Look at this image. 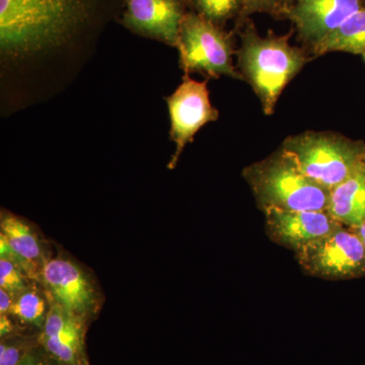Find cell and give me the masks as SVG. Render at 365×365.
Listing matches in <instances>:
<instances>
[{
    "mask_svg": "<svg viewBox=\"0 0 365 365\" xmlns=\"http://www.w3.org/2000/svg\"><path fill=\"white\" fill-rule=\"evenodd\" d=\"M184 1L186 2L187 6H188V7H189L190 1H191V0H184Z\"/></svg>",
    "mask_w": 365,
    "mask_h": 365,
    "instance_id": "cell-26",
    "label": "cell"
},
{
    "mask_svg": "<svg viewBox=\"0 0 365 365\" xmlns=\"http://www.w3.org/2000/svg\"><path fill=\"white\" fill-rule=\"evenodd\" d=\"M294 254L302 270L312 277L333 281L365 277L364 245L351 227L341 225Z\"/></svg>",
    "mask_w": 365,
    "mask_h": 365,
    "instance_id": "cell-6",
    "label": "cell"
},
{
    "mask_svg": "<svg viewBox=\"0 0 365 365\" xmlns=\"http://www.w3.org/2000/svg\"><path fill=\"white\" fill-rule=\"evenodd\" d=\"M14 297L6 290L0 289V314H11Z\"/></svg>",
    "mask_w": 365,
    "mask_h": 365,
    "instance_id": "cell-23",
    "label": "cell"
},
{
    "mask_svg": "<svg viewBox=\"0 0 365 365\" xmlns=\"http://www.w3.org/2000/svg\"><path fill=\"white\" fill-rule=\"evenodd\" d=\"M257 205L268 209L294 211H327L330 191L309 179L294 158L282 148L269 157L245 168Z\"/></svg>",
    "mask_w": 365,
    "mask_h": 365,
    "instance_id": "cell-3",
    "label": "cell"
},
{
    "mask_svg": "<svg viewBox=\"0 0 365 365\" xmlns=\"http://www.w3.org/2000/svg\"><path fill=\"white\" fill-rule=\"evenodd\" d=\"M180 66L185 73L204 74L208 78L228 76L242 81L232 62L235 50L234 32L216 25L201 14L187 11L180 29Z\"/></svg>",
    "mask_w": 365,
    "mask_h": 365,
    "instance_id": "cell-5",
    "label": "cell"
},
{
    "mask_svg": "<svg viewBox=\"0 0 365 365\" xmlns=\"http://www.w3.org/2000/svg\"><path fill=\"white\" fill-rule=\"evenodd\" d=\"M364 6L365 0H292L284 18L312 51Z\"/></svg>",
    "mask_w": 365,
    "mask_h": 365,
    "instance_id": "cell-8",
    "label": "cell"
},
{
    "mask_svg": "<svg viewBox=\"0 0 365 365\" xmlns=\"http://www.w3.org/2000/svg\"><path fill=\"white\" fill-rule=\"evenodd\" d=\"M364 167H365V157H364Z\"/></svg>",
    "mask_w": 365,
    "mask_h": 365,
    "instance_id": "cell-28",
    "label": "cell"
},
{
    "mask_svg": "<svg viewBox=\"0 0 365 365\" xmlns=\"http://www.w3.org/2000/svg\"><path fill=\"white\" fill-rule=\"evenodd\" d=\"M39 344L62 365H83V337L39 336Z\"/></svg>",
    "mask_w": 365,
    "mask_h": 365,
    "instance_id": "cell-17",
    "label": "cell"
},
{
    "mask_svg": "<svg viewBox=\"0 0 365 365\" xmlns=\"http://www.w3.org/2000/svg\"><path fill=\"white\" fill-rule=\"evenodd\" d=\"M23 269L11 258L1 256L0 258V287L14 297L26 289Z\"/></svg>",
    "mask_w": 365,
    "mask_h": 365,
    "instance_id": "cell-21",
    "label": "cell"
},
{
    "mask_svg": "<svg viewBox=\"0 0 365 365\" xmlns=\"http://www.w3.org/2000/svg\"><path fill=\"white\" fill-rule=\"evenodd\" d=\"M123 6L121 21L127 30L178 47L182 19L188 11L184 0H124Z\"/></svg>",
    "mask_w": 365,
    "mask_h": 365,
    "instance_id": "cell-9",
    "label": "cell"
},
{
    "mask_svg": "<svg viewBox=\"0 0 365 365\" xmlns=\"http://www.w3.org/2000/svg\"><path fill=\"white\" fill-rule=\"evenodd\" d=\"M19 365H62L58 360L51 356L44 348L39 344V347L35 348L21 360Z\"/></svg>",
    "mask_w": 365,
    "mask_h": 365,
    "instance_id": "cell-22",
    "label": "cell"
},
{
    "mask_svg": "<svg viewBox=\"0 0 365 365\" xmlns=\"http://www.w3.org/2000/svg\"><path fill=\"white\" fill-rule=\"evenodd\" d=\"M114 0H0V48L4 56L47 51L96 28Z\"/></svg>",
    "mask_w": 365,
    "mask_h": 365,
    "instance_id": "cell-1",
    "label": "cell"
},
{
    "mask_svg": "<svg viewBox=\"0 0 365 365\" xmlns=\"http://www.w3.org/2000/svg\"><path fill=\"white\" fill-rule=\"evenodd\" d=\"M362 57H364V62H365V54Z\"/></svg>",
    "mask_w": 365,
    "mask_h": 365,
    "instance_id": "cell-27",
    "label": "cell"
},
{
    "mask_svg": "<svg viewBox=\"0 0 365 365\" xmlns=\"http://www.w3.org/2000/svg\"><path fill=\"white\" fill-rule=\"evenodd\" d=\"M292 0H244L237 23L247 20L254 14H267L274 18H284Z\"/></svg>",
    "mask_w": 365,
    "mask_h": 365,
    "instance_id": "cell-20",
    "label": "cell"
},
{
    "mask_svg": "<svg viewBox=\"0 0 365 365\" xmlns=\"http://www.w3.org/2000/svg\"><path fill=\"white\" fill-rule=\"evenodd\" d=\"M332 52L365 54V6L350 16L347 21L312 50L319 57Z\"/></svg>",
    "mask_w": 365,
    "mask_h": 365,
    "instance_id": "cell-14",
    "label": "cell"
},
{
    "mask_svg": "<svg viewBox=\"0 0 365 365\" xmlns=\"http://www.w3.org/2000/svg\"><path fill=\"white\" fill-rule=\"evenodd\" d=\"M13 331V324L11 319H9L7 314H0V335L1 338L9 336V334Z\"/></svg>",
    "mask_w": 365,
    "mask_h": 365,
    "instance_id": "cell-24",
    "label": "cell"
},
{
    "mask_svg": "<svg viewBox=\"0 0 365 365\" xmlns=\"http://www.w3.org/2000/svg\"><path fill=\"white\" fill-rule=\"evenodd\" d=\"M263 213L269 239L294 253L342 225L327 211L268 209Z\"/></svg>",
    "mask_w": 365,
    "mask_h": 365,
    "instance_id": "cell-10",
    "label": "cell"
},
{
    "mask_svg": "<svg viewBox=\"0 0 365 365\" xmlns=\"http://www.w3.org/2000/svg\"><path fill=\"white\" fill-rule=\"evenodd\" d=\"M41 278L53 299L81 318L93 312L97 306L93 281L68 259L57 257L46 261Z\"/></svg>",
    "mask_w": 365,
    "mask_h": 365,
    "instance_id": "cell-11",
    "label": "cell"
},
{
    "mask_svg": "<svg viewBox=\"0 0 365 365\" xmlns=\"http://www.w3.org/2000/svg\"><path fill=\"white\" fill-rule=\"evenodd\" d=\"M208 79L195 81L185 73L181 85L165 98L170 119V139L176 145L168 168L174 170L187 144L204 125L217 121L220 112L210 102Z\"/></svg>",
    "mask_w": 365,
    "mask_h": 365,
    "instance_id": "cell-7",
    "label": "cell"
},
{
    "mask_svg": "<svg viewBox=\"0 0 365 365\" xmlns=\"http://www.w3.org/2000/svg\"><path fill=\"white\" fill-rule=\"evenodd\" d=\"M244 0H191L190 9L216 25L225 26L228 21L239 18Z\"/></svg>",
    "mask_w": 365,
    "mask_h": 365,
    "instance_id": "cell-18",
    "label": "cell"
},
{
    "mask_svg": "<svg viewBox=\"0 0 365 365\" xmlns=\"http://www.w3.org/2000/svg\"><path fill=\"white\" fill-rule=\"evenodd\" d=\"M39 343V337H23V336H6L2 338L0 344V365H19L34 348Z\"/></svg>",
    "mask_w": 365,
    "mask_h": 365,
    "instance_id": "cell-19",
    "label": "cell"
},
{
    "mask_svg": "<svg viewBox=\"0 0 365 365\" xmlns=\"http://www.w3.org/2000/svg\"><path fill=\"white\" fill-rule=\"evenodd\" d=\"M0 232L1 256L16 262L31 277H35L38 270L42 272L45 264L42 246L28 223L16 215L2 213Z\"/></svg>",
    "mask_w": 365,
    "mask_h": 365,
    "instance_id": "cell-12",
    "label": "cell"
},
{
    "mask_svg": "<svg viewBox=\"0 0 365 365\" xmlns=\"http://www.w3.org/2000/svg\"><path fill=\"white\" fill-rule=\"evenodd\" d=\"M48 309L47 302L39 290L36 288H26L14 299L11 314L23 323L43 329Z\"/></svg>",
    "mask_w": 365,
    "mask_h": 365,
    "instance_id": "cell-16",
    "label": "cell"
},
{
    "mask_svg": "<svg viewBox=\"0 0 365 365\" xmlns=\"http://www.w3.org/2000/svg\"><path fill=\"white\" fill-rule=\"evenodd\" d=\"M327 212L344 227L355 228L365 222L364 163L351 176L330 190Z\"/></svg>",
    "mask_w": 365,
    "mask_h": 365,
    "instance_id": "cell-13",
    "label": "cell"
},
{
    "mask_svg": "<svg viewBox=\"0 0 365 365\" xmlns=\"http://www.w3.org/2000/svg\"><path fill=\"white\" fill-rule=\"evenodd\" d=\"M49 309L46 316L43 332L44 337H59V336H72L83 337V318L71 313L63 306L58 304L48 295Z\"/></svg>",
    "mask_w": 365,
    "mask_h": 365,
    "instance_id": "cell-15",
    "label": "cell"
},
{
    "mask_svg": "<svg viewBox=\"0 0 365 365\" xmlns=\"http://www.w3.org/2000/svg\"><path fill=\"white\" fill-rule=\"evenodd\" d=\"M353 230L356 232V234L359 235L360 239H361L362 242H364V248H365V222L362 223L359 227L353 228Z\"/></svg>",
    "mask_w": 365,
    "mask_h": 365,
    "instance_id": "cell-25",
    "label": "cell"
},
{
    "mask_svg": "<svg viewBox=\"0 0 365 365\" xmlns=\"http://www.w3.org/2000/svg\"><path fill=\"white\" fill-rule=\"evenodd\" d=\"M241 45L237 50V69L260 101L264 114L275 112L281 93L311 58L289 43L292 33L261 36L253 21L237 23Z\"/></svg>",
    "mask_w": 365,
    "mask_h": 365,
    "instance_id": "cell-2",
    "label": "cell"
},
{
    "mask_svg": "<svg viewBox=\"0 0 365 365\" xmlns=\"http://www.w3.org/2000/svg\"><path fill=\"white\" fill-rule=\"evenodd\" d=\"M281 148L294 158L306 176L329 191L364 163L365 143L337 132H302L288 136Z\"/></svg>",
    "mask_w": 365,
    "mask_h": 365,
    "instance_id": "cell-4",
    "label": "cell"
}]
</instances>
